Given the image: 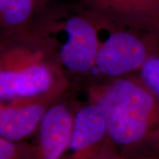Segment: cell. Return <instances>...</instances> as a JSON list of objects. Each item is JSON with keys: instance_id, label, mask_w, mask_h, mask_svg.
Wrapping results in <instances>:
<instances>
[{"instance_id": "obj_1", "label": "cell", "mask_w": 159, "mask_h": 159, "mask_svg": "<svg viewBox=\"0 0 159 159\" xmlns=\"http://www.w3.org/2000/svg\"><path fill=\"white\" fill-rule=\"evenodd\" d=\"M69 84L52 39L37 21L0 37V105L57 99Z\"/></svg>"}, {"instance_id": "obj_2", "label": "cell", "mask_w": 159, "mask_h": 159, "mask_svg": "<svg viewBox=\"0 0 159 159\" xmlns=\"http://www.w3.org/2000/svg\"><path fill=\"white\" fill-rule=\"evenodd\" d=\"M89 98L102 111L108 142L121 156H159V98L136 73L94 83Z\"/></svg>"}, {"instance_id": "obj_3", "label": "cell", "mask_w": 159, "mask_h": 159, "mask_svg": "<svg viewBox=\"0 0 159 159\" xmlns=\"http://www.w3.org/2000/svg\"><path fill=\"white\" fill-rule=\"evenodd\" d=\"M52 38L67 77H87L95 69L100 23L86 9L51 10L36 20Z\"/></svg>"}, {"instance_id": "obj_4", "label": "cell", "mask_w": 159, "mask_h": 159, "mask_svg": "<svg viewBox=\"0 0 159 159\" xmlns=\"http://www.w3.org/2000/svg\"><path fill=\"white\" fill-rule=\"evenodd\" d=\"M107 28L110 33L104 41L100 40L95 63V69L106 80L137 73L147 59L159 49V34Z\"/></svg>"}, {"instance_id": "obj_5", "label": "cell", "mask_w": 159, "mask_h": 159, "mask_svg": "<svg viewBox=\"0 0 159 159\" xmlns=\"http://www.w3.org/2000/svg\"><path fill=\"white\" fill-rule=\"evenodd\" d=\"M108 27L159 34V0H80Z\"/></svg>"}, {"instance_id": "obj_6", "label": "cell", "mask_w": 159, "mask_h": 159, "mask_svg": "<svg viewBox=\"0 0 159 159\" xmlns=\"http://www.w3.org/2000/svg\"><path fill=\"white\" fill-rule=\"evenodd\" d=\"M52 104L36 133L34 159H61L70 139L75 111L65 96Z\"/></svg>"}, {"instance_id": "obj_7", "label": "cell", "mask_w": 159, "mask_h": 159, "mask_svg": "<svg viewBox=\"0 0 159 159\" xmlns=\"http://www.w3.org/2000/svg\"><path fill=\"white\" fill-rule=\"evenodd\" d=\"M108 141L102 111L89 102L75 111L70 139L66 151L71 159H93Z\"/></svg>"}, {"instance_id": "obj_8", "label": "cell", "mask_w": 159, "mask_h": 159, "mask_svg": "<svg viewBox=\"0 0 159 159\" xmlns=\"http://www.w3.org/2000/svg\"><path fill=\"white\" fill-rule=\"evenodd\" d=\"M57 99H34L0 105V137L19 142L36 134L46 112Z\"/></svg>"}, {"instance_id": "obj_9", "label": "cell", "mask_w": 159, "mask_h": 159, "mask_svg": "<svg viewBox=\"0 0 159 159\" xmlns=\"http://www.w3.org/2000/svg\"><path fill=\"white\" fill-rule=\"evenodd\" d=\"M52 0H0V37L33 25Z\"/></svg>"}, {"instance_id": "obj_10", "label": "cell", "mask_w": 159, "mask_h": 159, "mask_svg": "<svg viewBox=\"0 0 159 159\" xmlns=\"http://www.w3.org/2000/svg\"><path fill=\"white\" fill-rule=\"evenodd\" d=\"M136 74L143 84L159 98V49L147 59Z\"/></svg>"}, {"instance_id": "obj_11", "label": "cell", "mask_w": 159, "mask_h": 159, "mask_svg": "<svg viewBox=\"0 0 159 159\" xmlns=\"http://www.w3.org/2000/svg\"><path fill=\"white\" fill-rule=\"evenodd\" d=\"M35 145L15 142L0 137V159H34Z\"/></svg>"}, {"instance_id": "obj_12", "label": "cell", "mask_w": 159, "mask_h": 159, "mask_svg": "<svg viewBox=\"0 0 159 159\" xmlns=\"http://www.w3.org/2000/svg\"><path fill=\"white\" fill-rule=\"evenodd\" d=\"M152 158V157H151ZM151 158H127L121 156L116 149L108 142L105 143L100 152L93 159H150Z\"/></svg>"}, {"instance_id": "obj_13", "label": "cell", "mask_w": 159, "mask_h": 159, "mask_svg": "<svg viewBox=\"0 0 159 159\" xmlns=\"http://www.w3.org/2000/svg\"><path fill=\"white\" fill-rule=\"evenodd\" d=\"M153 159H158V158H157L156 157H154V158H153Z\"/></svg>"}, {"instance_id": "obj_14", "label": "cell", "mask_w": 159, "mask_h": 159, "mask_svg": "<svg viewBox=\"0 0 159 159\" xmlns=\"http://www.w3.org/2000/svg\"><path fill=\"white\" fill-rule=\"evenodd\" d=\"M154 158V157H152V158H151L150 159H153Z\"/></svg>"}]
</instances>
